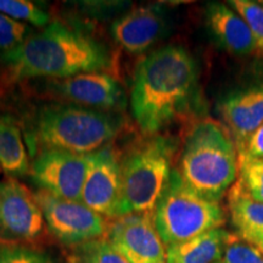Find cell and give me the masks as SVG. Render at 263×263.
Returning <instances> with one entry per match:
<instances>
[{
	"label": "cell",
	"instance_id": "1",
	"mask_svg": "<svg viewBox=\"0 0 263 263\" xmlns=\"http://www.w3.org/2000/svg\"><path fill=\"white\" fill-rule=\"evenodd\" d=\"M199 71L190 52L166 45L138 62L130 91L132 115L141 130L155 136L189 106L197 89Z\"/></svg>",
	"mask_w": 263,
	"mask_h": 263
},
{
	"label": "cell",
	"instance_id": "2",
	"mask_svg": "<svg viewBox=\"0 0 263 263\" xmlns=\"http://www.w3.org/2000/svg\"><path fill=\"white\" fill-rule=\"evenodd\" d=\"M16 78L65 80L82 73L103 72L111 66L105 45L83 32L52 21L24 43L3 54Z\"/></svg>",
	"mask_w": 263,
	"mask_h": 263
},
{
	"label": "cell",
	"instance_id": "3",
	"mask_svg": "<svg viewBox=\"0 0 263 263\" xmlns=\"http://www.w3.org/2000/svg\"><path fill=\"white\" fill-rule=\"evenodd\" d=\"M177 170L194 192L221 202L238 179L239 157L234 138L216 121H200L184 140Z\"/></svg>",
	"mask_w": 263,
	"mask_h": 263
},
{
	"label": "cell",
	"instance_id": "4",
	"mask_svg": "<svg viewBox=\"0 0 263 263\" xmlns=\"http://www.w3.org/2000/svg\"><path fill=\"white\" fill-rule=\"evenodd\" d=\"M122 124V117L107 111L76 104L50 105L38 112L27 140L31 146L37 141L42 149L87 156L107 146Z\"/></svg>",
	"mask_w": 263,
	"mask_h": 263
},
{
	"label": "cell",
	"instance_id": "5",
	"mask_svg": "<svg viewBox=\"0 0 263 263\" xmlns=\"http://www.w3.org/2000/svg\"><path fill=\"white\" fill-rule=\"evenodd\" d=\"M176 150L173 138L151 136L121 161L122 194L118 218L154 213L173 171Z\"/></svg>",
	"mask_w": 263,
	"mask_h": 263
},
{
	"label": "cell",
	"instance_id": "6",
	"mask_svg": "<svg viewBox=\"0 0 263 263\" xmlns=\"http://www.w3.org/2000/svg\"><path fill=\"white\" fill-rule=\"evenodd\" d=\"M153 216L157 233L166 248L209 230L222 228L226 222L221 202L212 201L194 192L177 168L171 173Z\"/></svg>",
	"mask_w": 263,
	"mask_h": 263
},
{
	"label": "cell",
	"instance_id": "7",
	"mask_svg": "<svg viewBox=\"0 0 263 263\" xmlns=\"http://www.w3.org/2000/svg\"><path fill=\"white\" fill-rule=\"evenodd\" d=\"M49 232L64 245L78 246L106 236L108 223L81 201H71L39 190L34 194Z\"/></svg>",
	"mask_w": 263,
	"mask_h": 263
},
{
	"label": "cell",
	"instance_id": "8",
	"mask_svg": "<svg viewBox=\"0 0 263 263\" xmlns=\"http://www.w3.org/2000/svg\"><path fill=\"white\" fill-rule=\"evenodd\" d=\"M41 206L32 194L15 179L0 182V241L20 244L33 241L44 230Z\"/></svg>",
	"mask_w": 263,
	"mask_h": 263
},
{
	"label": "cell",
	"instance_id": "9",
	"mask_svg": "<svg viewBox=\"0 0 263 263\" xmlns=\"http://www.w3.org/2000/svg\"><path fill=\"white\" fill-rule=\"evenodd\" d=\"M88 155L57 149H42L31 163L32 180L43 192L60 199L81 201Z\"/></svg>",
	"mask_w": 263,
	"mask_h": 263
},
{
	"label": "cell",
	"instance_id": "10",
	"mask_svg": "<svg viewBox=\"0 0 263 263\" xmlns=\"http://www.w3.org/2000/svg\"><path fill=\"white\" fill-rule=\"evenodd\" d=\"M122 173L121 161L111 146H105L88 155V170L85 174L81 202L107 218H118Z\"/></svg>",
	"mask_w": 263,
	"mask_h": 263
},
{
	"label": "cell",
	"instance_id": "11",
	"mask_svg": "<svg viewBox=\"0 0 263 263\" xmlns=\"http://www.w3.org/2000/svg\"><path fill=\"white\" fill-rule=\"evenodd\" d=\"M105 238L130 263H167L166 246L153 213L128 215L108 223Z\"/></svg>",
	"mask_w": 263,
	"mask_h": 263
},
{
	"label": "cell",
	"instance_id": "12",
	"mask_svg": "<svg viewBox=\"0 0 263 263\" xmlns=\"http://www.w3.org/2000/svg\"><path fill=\"white\" fill-rule=\"evenodd\" d=\"M54 93L81 106L107 111L126 105L120 82L104 72H90L51 82Z\"/></svg>",
	"mask_w": 263,
	"mask_h": 263
},
{
	"label": "cell",
	"instance_id": "13",
	"mask_svg": "<svg viewBox=\"0 0 263 263\" xmlns=\"http://www.w3.org/2000/svg\"><path fill=\"white\" fill-rule=\"evenodd\" d=\"M168 31L166 10L160 5H144L130 10L111 25V35L130 54H143Z\"/></svg>",
	"mask_w": 263,
	"mask_h": 263
},
{
	"label": "cell",
	"instance_id": "14",
	"mask_svg": "<svg viewBox=\"0 0 263 263\" xmlns=\"http://www.w3.org/2000/svg\"><path fill=\"white\" fill-rule=\"evenodd\" d=\"M218 111L236 147L263 123V78L229 91L218 103Z\"/></svg>",
	"mask_w": 263,
	"mask_h": 263
},
{
	"label": "cell",
	"instance_id": "15",
	"mask_svg": "<svg viewBox=\"0 0 263 263\" xmlns=\"http://www.w3.org/2000/svg\"><path fill=\"white\" fill-rule=\"evenodd\" d=\"M205 17L213 38L230 54L248 57L258 52L249 26L232 6L217 2L209 3Z\"/></svg>",
	"mask_w": 263,
	"mask_h": 263
},
{
	"label": "cell",
	"instance_id": "16",
	"mask_svg": "<svg viewBox=\"0 0 263 263\" xmlns=\"http://www.w3.org/2000/svg\"><path fill=\"white\" fill-rule=\"evenodd\" d=\"M232 233L217 228L166 248L167 263H216L224 254Z\"/></svg>",
	"mask_w": 263,
	"mask_h": 263
},
{
	"label": "cell",
	"instance_id": "17",
	"mask_svg": "<svg viewBox=\"0 0 263 263\" xmlns=\"http://www.w3.org/2000/svg\"><path fill=\"white\" fill-rule=\"evenodd\" d=\"M228 207L238 235L252 245L263 242V202L250 197L236 184L228 192Z\"/></svg>",
	"mask_w": 263,
	"mask_h": 263
},
{
	"label": "cell",
	"instance_id": "18",
	"mask_svg": "<svg viewBox=\"0 0 263 263\" xmlns=\"http://www.w3.org/2000/svg\"><path fill=\"white\" fill-rule=\"evenodd\" d=\"M0 167L12 177L26 176L31 171L21 130L8 118H0Z\"/></svg>",
	"mask_w": 263,
	"mask_h": 263
},
{
	"label": "cell",
	"instance_id": "19",
	"mask_svg": "<svg viewBox=\"0 0 263 263\" xmlns=\"http://www.w3.org/2000/svg\"><path fill=\"white\" fill-rule=\"evenodd\" d=\"M70 263H130L114 248L107 239H98L74 246Z\"/></svg>",
	"mask_w": 263,
	"mask_h": 263
},
{
	"label": "cell",
	"instance_id": "20",
	"mask_svg": "<svg viewBox=\"0 0 263 263\" xmlns=\"http://www.w3.org/2000/svg\"><path fill=\"white\" fill-rule=\"evenodd\" d=\"M239 157V172L236 184L256 201L263 202V159Z\"/></svg>",
	"mask_w": 263,
	"mask_h": 263
},
{
	"label": "cell",
	"instance_id": "21",
	"mask_svg": "<svg viewBox=\"0 0 263 263\" xmlns=\"http://www.w3.org/2000/svg\"><path fill=\"white\" fill-rule=\"evenodd\" d=\"M0 12L25 25L44 28L50 24L48 12L28 0H0Z\"/></svg>",
	"mask_w": 263,
	"mask_h": 263
},
{
	"label": "cell",
	"instance_id": "22",
	"mask_svg": "<svg viewBox=\"0 0 263 263\" xmlns=\"http://www.w3.org/2000/svg\"><path fill=\"white\" fill-rule=\"evenodd\" d=\"M228 5L244 18L254 35L258 52H263V5L251 0H232Z\"/></svg>",
	"mask_w": 263,
	"mask_h": 263
},
{
	"label": "cell",
	"instance_id": "23",
	"mask_svg": "<svg viewBox=\"0 0 263 263\" xmlns=\"http://www.w3.org/2000/svg\"><path fill=\"white\" fill-rule=\"evenodd\" d=\"M216 263H263V252L238 234H233L224 254Z\"/></svg>",
	"mask_w": 263,
	"mask_h": 263
},
{
	"label": "cell",
	"instance_id": "24",
	"mask_svg": "<svg viewBox=\"0 0 263 263\" xmlns=\"http://www.w3.org/2000/svg\"><path fill=\"white\" fill-rule=\"evenodd\" d=\"M32 33L28 25L15 21L0 12V51L3 54L18 47Z\"/></svg>",
	"mask_w": 263,
	"mask_h": 263
},
{
	"label": "cell",
	"instance_id": "25",
	"mask_svg": "<svg viewBox=\"0 0 263 263\" xmlns=\"http://www.w3.org/2000/svg\"><path fill=\"white\" fill-rule=\"evenodd\" d=\"M0 263H52L49 256L20 244H0Z\"/></svg>",
	"mask_w": 263,
	"mask_h": 263
},
{
	"label": "cell",
	"instance_id": "26",
	"mask_svg": "<svg viewBox=\"0 0 263 263\" xmlns=\"http://www.w3.org/2000/svg\"><path fill=\"white\" fill-rule=\"evenodd\" d=\"M236 149H238V155H245L252 159H263V123L256 128Z\"/></svg>",
	"mask_w": 263,
	"mask_h": 263
},
{
	"label": "cell",
	"instance_id": "27",
	"mask_svg": "<svg viewBox=\"0 0 263 263\" xmlns=\"http://www.w3.org/2000/svg\"><path fill=\"white\" fill-rule=\"evenodd\" d=\"M256 246H257V248L263 252V242H262V244H258V245H256Z\"/></svg>",
	"mask_w": 263,
	"mask_h": 263
},
{
	"label": "cell",
	"instance_id": "28",
	"mask_svg": "<svg viewBox=\"0 0 263 263\" xmlns=\"http://www.w3.org/2000/svg\"><path fill=\"white\" fill-rule=\"evenodd\" d=\"M261 4H262V5H263V2H261Z\"/></svg>",
	"mask_w": 263,
	"mask_h": 263
}]
</instances>
